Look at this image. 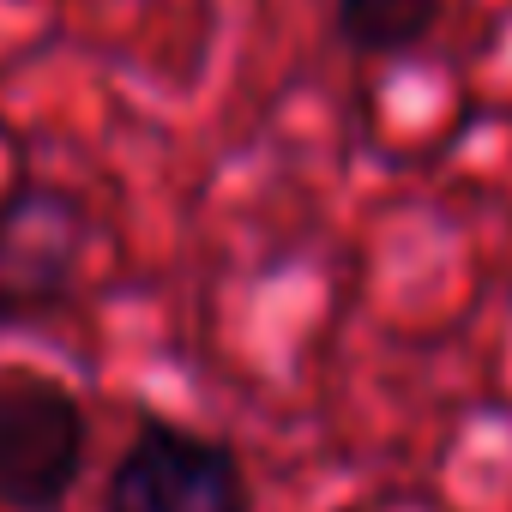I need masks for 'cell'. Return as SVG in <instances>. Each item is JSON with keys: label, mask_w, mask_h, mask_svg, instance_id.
Listing matches in <instances>:
<instances>
[{"label": "cell", "mask_w": 512, "mask_h": 512, "mask_svg": "<svg viewBox=\"0 0 512 512\" xmlns=\"http://www.w3.org/2000/svg\"><path fill=\"white\" fill-rule=\"evenodd\" d=\"M103 512H253V488L229 440L145 416L103 482Z\"/></svg>", "instance_id": "1"}, {"label": "cell", "mask_w": 512, "mask_h": 512, "mask_svg": "<svg viewBox=\"0 0 512 512\" xmlns=\"http://www.w3.org/2000/svg\"><path fill=\"white\" fill-rule=\"evenodd\" d=\"M85 410L43 374L0 380V512H61L85 476Z\"/></svg>", "instance_id": "2"}, {"label": "cell", "mask_w": 512, "mask_h": 512, "mask_svg": "<svg viewBox=\"0 0 512 512\" xmlns=\"http://www.w3.org/2000/svg\"><path fill=\"white\" fill-rule=\"evenodd\" d=\"M85 235V205L55 181L0 193V326H25L73 302Z\"/></svg>", "instance_id": "3"}, {"label": "cell", "mask_w": 512, "mask_h": 512, "mask_svg": "<svg viewBox=\"0 0 512 512\" xmlns=\"http://www.w3.org/2000/svg\"><path fill=\"white\" fill-rule=\"evenodd\" d=\"M452 0H332V37L362 61L410 55L434 37Z\"/></svg>", "instance_id": "4"}]
</instances>
